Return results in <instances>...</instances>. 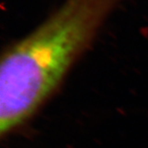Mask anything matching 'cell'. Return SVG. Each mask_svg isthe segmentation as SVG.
<instances>
[{"label":"cell","instance_id":"cell-1","mask_svg":"<svg viewBox=\"0 0 148 148\" xmlns=\"http://www.w3.org/2000/svg\"><path fill=\"white\" fill-rule=\"evenodd\" d=\"M123 0H65L43 23L3 52L0 135L27 122L93 44Z\"/></svg>","mask_w":148,"mask_h":148}]
</instances>
